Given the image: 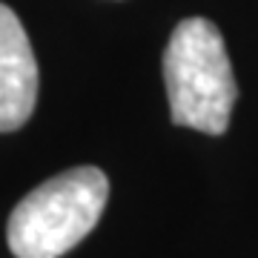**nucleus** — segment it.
<instances>
[{"instance_id":"obj_1","label":"nucleus","mask_w":258,"mask_h":258,"mask_svg":"<svg viewBox=\"0 0 258 258\" xmlns=\"http://www.w3.org/2000/svg\"><path fill=\"white\" fill-rule=\"evenodd\" d=\"M164 83L172 123L207 135L230 126L238 86L218 26L207 18H186L164 49Z\"/></svg>"},{"instance_id":"obj_2","label":"nucleus","mask_w":258,"mask_h":258,"mask_svg":"<svg viewBox=\"0 0 258 258\" xmlns=\"http://www.w3.org/2000/svg\"><path fill=\"white\" fill-rule=\"evenodd\" d=\"M109 181L98 166H75L35 186L12 210L6 241L15 258H60L101 218Z\"/></svg>"},{"instance_id":"obj_3","label":"nucleus","mask_w":258,"mask_h":258,"mask_svg":"<svg viewBox=\"0 0 258 258\" xmlns=\"http://www.w3.org/2000/svg\"><path fill=\"white\" fill-rule=\"evenodd\" d=\"M37 60L18 15L0 3V132H15L37 103Z\"/></svg>"}]
</instances>
